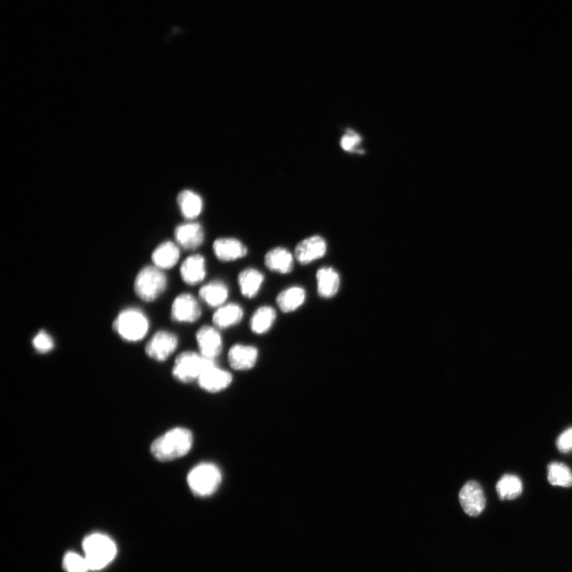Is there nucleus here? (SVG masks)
<instances>
[{"label":"nucleus","mask_w":572,"mask_h":572,"mask_svg":"<svg viewBox=\"0 0 572 572\" xmlns=\"http://www.w3.org/2000/svg\"><path fill=\"white\" fill-rule=\"evenodd\" d=\"M317 291L323 298H331L340 288V275L331 267H323L316 273Z\"/></svg>","instance_id":"19"},{"label":"nucleus","mask_w":572,"mask_h":572,"mask_svg":"<svg viewBox=\"0 0 572 572\" xmlns=\"http://www.w3.org/2000/svg\"><path fill=\"white\" fill-rule=\"evenodd\" d=\"M174 236L176 243L187 251H193L203 244L204 231L199 223L183 224L176 228Z\"/></svg>","instance_id":"12"},{"label":"nucleus","mask_w":572,"mask_h":572,"mask_svg":"<svg viewBox=\"0 0 572 572\" xmlns=\"http://www.w3.org/2000/svg\"><path fill=\"white\" fill-rule=\"evenodd\" d=\"M200 303L192 294L182 293L173 302L171 318L180 323H194L201 316Z\"/></svg>","instance_id":"8"},{"label":"nucleus","mask_w":572,"mask_h":572,"mask_svg":"<svg viewBox=\"0 0 572 572\" xmlns=\"http://www.w3.org/2000/svg\"><path fill=\"white\" fill-rule=\"evenodd\" d=\"M149 326L147 316L142 311L135 308L122 311L113 323V328L116 333L129 342L143 340L149 330Z\"/></svg>","instance_id":"2"},{"label":"nucleus","mask_w":572,"mask_h":572,"mask_svg":"<svg viewBox=\"0 0 572 572\" xmlns=\"http://www.w3.org/2000/svg\"><path fill=\"white\" fill-rule=\"evenodd\" d=\"M264 262L268 269L281 274L291 273L294 267L293 254L281 246L275 247L268 251Z\"/></svg>","instance_id":"17"},{"label":"nucleus","mask_w":572,"mask_h":572,"mask_svg":"<svg viewBox=\"0 0 572 572\" xmlns=\"http://www.w3.org/2000/svg\"><path fill=\"white\" fill-rule=\"evenodd\" d=\"M216 364V359L209 358L194 351L181 353L175 360L174 377L184 383L199 380L201 373L209 366Z\"/></svg>","instance_id":"5"},{"label":"nucleus","mask_w":572,"mask_h":572,"mask_svg":"<svg viewBox=\"0 0 572 572\" xmlns=\"http://www.w3.org/2000/svg\"><path fill=\"white\" fill-rule=\"evenodd\" d=\"M180 249L178 246L171 241L160 244L152 254V260L155 266L161 270L171 269L179 263Z\"/></svg>","instance_id":"22"},{"label":"nucleus","mask_w":572,"mask_h":572,"mask_svg":"<svg viewBox=\"0 0 572 572\" xmlns=\"http://www.w3.org/2000/svg\"><path fill=\"white\" fill-rule=\"evenodd\" d=\"M229 289L221 281H213L204 285L199 291L200 298L207 306L219 308L224 305L229 298Z\"/></svg>","instance_id":"20"},{"label":"nucleus","mask_w":572,"mask_h":572,"mask_svg":"<svg viewBox=\"0 0 572 572\" xmlns=\"http://www.w3.org/2000/svg\"><path fill=\"white\" fill-rule=\"evenodd\" d=\"M193 443L194 436L189 430L175 428L155 440L151 444V451L159 461H172L189 453Z\"/></svg>","instance_id":"1"},{"label":"nucleus","mask_w":572,"mask_h":572,"mask_svg":"<svg viewBox=\"0 0 572 572\" xmlns=\"http://www.w3.org/2000/svg\"><path fill=\"white\" fill-rule=\"evenodd\" d=\"M361 143L362 137L352 130H348L341 140L342 149L347 152L354 151Z\"/></svg>","instance_id":"30"},{"label":"nucleus","mask_w":572,"mask_h":572,"mask_svg":"<svg viewBox=\"0 0 572 572\" xmlns=\"http://www.w3.org/2000/svg\"><path fill=\"white\" fill-rule=\"evenodd\" d=\"M196 340L201 354L206 358L216 359L223 350V341L216 328L209 326L201 327L196 334Z\"/></svg>","instance_id":"11"},{"label":"nucleus","mask_w":572,"mask_h":572,"mask_svg":"<svg viewBox=\"0 0 572 572\" xmlns=\"http://www.w3.org/2000/svg\"><path fill=\"white\" fill-rule=\"evenodd\" d=\"M496 490L501 500H514L522 493V483L517 476L506 475L499 480Z\"/></svg>","instance_id":"26"},{"label":"nucleus","mask_w":572,"mask_h":572,"mask_svg":"<svg viewBox=\"0 0 572 572\" xmlns=\"http://www.w3.org/2000/svg\"><path fill=\"white\" fill-rule=\"evenodd\" d=\"M84 550L89 570H101L114 559L116 547L107 536L93 534L84 540Z\"/></svg>","instance_id":"3"},{"label":"nucleus","mask_w":572,"mask_h":572,"mask_svg":"<svg viewBox=\"0 0 572 572\" xmlns=\"http://www.w3.org/2000/svg\"><path fill=\"white\" fill-rule=\"evenodd\" d=\"M167 286V279L157 266H148L138 274L135 281V291L139 298L147 301L156 300L164 293Z\"/></svg>","instance_id":"6"},{"label":"nucleus","mask_w":572,"mask_h":572,"mask_svg":"<svg viewBox=\"0 0 572 572\" xmlns=\"http://www.w3.org/2000/svg\"><path fill=\"white\" fill-rule=\"evenodd\" d=\"M179 338L166 331H160L151 338L146 347L148 356L159 362H164L178 348Z\"/></svg>","instance_id":"7"},{"label":"nucleus","mask_w":572,"mask_h":572,"mask_svg":"<svg viewBox=\"0 0 572 572\" xmlns=\"http://www.w3.org/2000/svg\"><path fill=\"white\" fill-rule=\"evenodd\" d=\"M460 501L466 513L471 517L478 516L486 507V498L481 486L476 481L466 483L460 492Z\"/></svg>","instance_id":"9"},{"label":"nucleus","mask_w":572,"mask_h":572,"mask_svg":"<svg viewBox=\"0 0 572 572\" xmlns=\"http://www.w3.org/2000/svg\"><path fill=\"white\" fill-rule=\"evenodd\" d=\"M181 277L189 286L201 284L206 277V260L201 254H194L182 263L180 268Z\"/></svg>","instance_id":"15"},{"label":"nucleus","mask_w":572,"mask_h":572,"mask_svg":"<svg viewBox=\"0 0 572 572\" xmlns=\"http://www.w3.org/2000/svg\"><path fill=\"white\" fill-rule=\"evenodd\" d=\"M64 566L68 572H86L89 570L86 557L73 553L66 556Z\"/></svg>","instance_id":"28"},{"label":"nucleus","mask_w":572,"mask_h":572,"mask_svg":"<svg viewBox=\"0 0 572 572\" xmlns=\"http://www.w3.org/2000/svg\"><path fill=\"white\" fill-rule=\"evenodd\" d=\"M222 475L220 469L211 463H201L190 471L187 483L195 496L207 497L214 494L220 486Z\"/></svg>","instance_id":"4"},{"label":"nucleus","mask_w":572,"mask_h":572,"mask_svg":"<svg viewBox=\"0 0 572 572\" xmlns=\"http://www.w3.org/2000/svg\"><path fill=\"white\" fill-rule=\"evenodd\" d=\"M264 280L263 273L254 268H247L240 272L238 276L240 291L245 298L251 299L259 293Z\"/></svg>","instance_id":"21"},{"label":"nucleus","mask_w":572,"mask_h":572,"mask_svg":"<svg viewBox=\"0 0 572 572\" xmlns=\"http://www.w3.org/2000/svg\"><path fill=\"white\" fill-rule=\"evenodd\" d=\"M306 299L305 289L292 286L284 289L277 296L276 302L282 313H288L298 309Z\"/></svg>","instance_id":"23"},{"label":"nucleus","mask_w":572,"mask_h":572,"mask_svg":"<svg viewBox=\"0 0 572 572\" xmlns=\"http://www.w3.org/2000/svg\"><path fill=\"white\" fill-rule=\"evenodd\" d=\"M213 249L215 256L221 262H232L244 258L247 254V247L235 238L216 239Z\"/></svg>","instance_id":"14"},{"label":"nucleus","mask_w":572,"mask_h":572,"mask_svg":"<svg viewBox=\"0 0 572 572\" xmlns=\"http://www.w3.org/2000/svg\"><path fill=\"white\" fill-rule=\"evenodd\" d=\"M548 482L557 486H572V472L568 466L561 463H552L548 466Z\"/></svg>","instance_id":"27"},{"label":"nucleus","mask_w":572,"mask_h":572,"mask_svg":"<svg viewBox=\"0 0 572 572\" xmlns=\"http://www.w3.org/2000/svg\"><path fill=\"white\" fill-rule=\"evenodd\" d=\"M33 346L40 353H47L54 348V343L51 336L41 331L33 340Z\"/></svg>","instance_id":"29"},{"label":"nucleus","mask_w":572,"mask_h":572,"mask_svg":"<svg viewBox=\"0 0 572 572\" xmlns=\"http://www.w3.org/2000/svg\"><path fill=\"white\" fill-rule=\"evenodd\" d=\"M197 381L203 390L210 393H217L231 385L232 376L231 373L221 369L217 364H215L204 371Z\"/></svg>","instance_id":"13"},{"label":"nucleus","mask_w":572,"mask_h":572,"mask_svg":"<svg viewBox=\"0 0 572 572\" xmlns=\"http://www.w3.org/2000/svg\"><path fill=\"white\" fill-rule=\"evenodd\" d=\"M556 445L558 449H559L561 453H566L572 451V428L565 431V432L558 438Z\"/></svg>","instance_id":"31"},{"label":"nucleus","mask_w":572,"mask_h":572,"mask_svg":"<svg viewBox=\"0 0 572 572\" xmlns=\"http://www.w3.org/2000/svg\"><path fill=\"white\" fill-rule=\"evenodd\" d=\"M178 204L182 216L188 220H194L203 210L201 197L191 190H184L179 194Z\"/></svg>","instance_id":"25"},{"label":"nucleus","mask_w":572,"mask_h":572,"mask_svg":"<svg viewBox=\"0 0 572 572\" xmlns=\"http://www.w3.org/2000/svg\"><path fill=\"white\" fill-rule=\"evenodd\" d=\"M276 318V311L271 306L259 307L251 318V330L257 335H264L271 329Z\"/></svg>","instance_id":"24"},{"label":"nucleus","mask_w":572,"mask_h":572,"mask_svg":"<svg viewBox=\"0 0 572 572\" xmlns=\"http://www.w3.org/2000/svg\"><path fill=\"white\" fill-rule=\"evenodd\" d=\"M327 243L319 236H313L302 240L295 247L294 256L301 265H308L326 256Z\"/></svg>","instance_id":"10"},{"label":"nucleus","mask_w":572,"mask_h":572,"mask_svg":"<svg viewBox=\"0 0 572 572\" xmlns=\"http://www.w3.org/2000/svg\"><path fill=\"white\" fill-rule=\"evenodd\" d=\"M244 311L236 303H229L219 307L213 316L214 326L220 329H226L237 326L242 321Z\"/></svg>","instance_id":"18"},{"label":"nucleus","mask_w":572,"mask_h":572,"mask_svg":"<svg viewBox=\"0 0 572 572\" xmlns=\"http://www.w3.org/2000/svg\"><path fill=\"white\" fill-rule=\"evenodd\" d=\"M258 358L259 351L253 346L236 344L229 353V363L236 371L251 370L256 366Z\"/></svg>","instance_id":"16"}]
</instances>
